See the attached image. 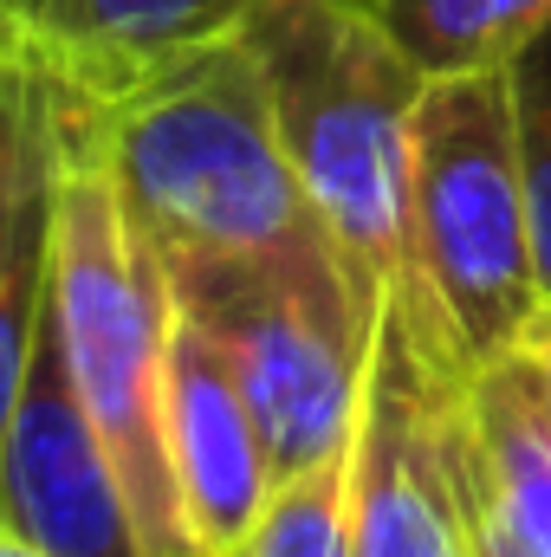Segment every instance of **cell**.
Segmentation results:
<instances>
[{
  "label": "cell",
  "mask_w": 551,
  "mask_h": 557,
  "mask_svg": "<svg viewBox=\"0 0 551 557\" xmlns=\"http://www.w3.org/2000/svg\"><path fill=\"white\" fill-rule=\"evenodd\" d=\"M59 98L72 131L111 169L137 234L156 247L169 292L234 273L344 267L279 143L260 59L234 26L149 65L124 91L85 98L59 85Z\"/></svg>",
  "instance_id": "obj_1"
},
{
  "label": "cell",
  "mask_w": 551,
  "mask_h": 557,
  "mask_svg": "<svg viewBox=\"0 0 551 557\" xmlns=\"http://www.w3.org/2000/svg\"><path fill=\"white\" fill-rule=\"evenodd\" d=\"M234 33L260 59L279 143L364 298L415 278L409 143L428 72L357 0H247Z\"/></svg>",
  "instance_id": "obj_2"
},
{
  "label": "cell",
  "mask_w": 551,
  "mask_h": 557,
  "mask_svg": "<svg viewBox=\"0 0 551 557\" xmlns=\"http://www.w3.org/2000/svg\"><path fill=\"white\" fill-rule=\"evenodd\" d=\"M52 311L72 389L98 421L149 557H201L169 467V331L175 292L137 234L111 169L72 131L59 98V188H52Z\"/></svg>",
  "instance_id": "obj_3"
},
{
  "label": "cell",
  "mask_w": 551,
  "mask_h": 557,
  "mask_svg": "<svg viewBox=\"0 0 551 557\" xmlns=\"http://www.w3.org/2000/svg\"><path fill=\"white\" fill-rule=\"evenodd\" d=\"M409 253L415 298L461 370L513 350L546 285L506 65L434 72L421 85L409 143Z\"/></svg>",
  "instance_id": "obj_4"
},
{
  "label": "cell",
  "mask_w": 551,
  "mask_h": 557,
  "mask_svg": "<svg viewBox=\"0 0 551 557\" xmlns=\"http://www.w3.org/2000/svg\"><path fill=\"white\" fill-rule=\"evenodd\" d=\"M357 557H487L467 480V370L415 285H390L370 331L357 428Z\"/></svg>",
  "instance_id": "obj_5"
},
{
  "label": "cell",
  "mask_w": 551,
  "mask_h": 557,
  "mask_svg": "<svg viewBox=\"0 0 551 557\" xmlns=\"http://www.w3.org/2000/svg\"><path fill=\"white\" fill-rule=\"evenodd\" d=\"M175 305L228 350L247 409L267 434L273 480L344 447L364 416L377 305L344 267L331 273H234L175 292Z\"/></svg>",
  "instance_id": "obj_6"
},
{
  "label": "cell",
  "mask_w": 551,
  "mask_h": 557,
  "mask_svg": "<svg viewBox=\"0 0 551 557\" xmlns=\"http://www.w3.org/2000/svg\"><path fill=\"white\" fill-rule=\"evenodd\" d=\"M0 525L52 557H149L124 473L72 389L52 298L0 447Z\"/></svg>",
  "instance_id": "obj_7"
},
{
  "label": "cell",
  "mask_w": 551,
  "mask_h": 557,
  "mask_svg": "<svg viewBox=\"0 0 551 557\" xmlns=\"http://www.w3.org/2000/svg\"><path fill=\"white\" fill-rule=\"evenodd\" d=\"M169 467L201 557H234L273 493V454L228 350L175 305L169 331Z\"/></svg>",
  "instance_id": "obj_8"
},
{
  "label": "cell",
  "mask_w": 551,
  "mask_h": 557,
  "mask_svg": "<svg viewBox=\"0 0 551 557\" xmlns=\"http://www.w3.org/2000/svg\"><path fill=\"white\" fill-rule=\"evenodd\" d=\"M467 480L487 557H551V389L500 350L467 370Z\"/></svg>",
  "instance_id": "obj_9"
},
{
  "label": "cell",
  "mask_w": 551,
  "mask_h": 557,
  "mask_svg": "<svg viewBox=\"0 0 551 557\" xmlns=\"http://www.w3.org/2000/svg\"><path fill=\"white\" fill-rule=\"evenodd\" d=\"M39 65L85 91H124L149 65L228 33L247 0H7Z\"/></svg>",
  "instance_id": "obj_10"
},
{
  "label": "cell",
  "mask_w": 551,
  "mask_h": 557,
  "mask_svg": "<svg viewBox=\"0 0 551 557\" xmlns=\"http://www.w3.org/2000/svg\"><path fill=\"white\" fill-rule=\"evenodd\" d=\"M52 188H59V162L0 208V447L52 298Z\"/></svg>",
  "instance_id": "obj_11"
},
{
  "label": "cell",
  "mask_w": 551,
  "mask_h": 557,
  "mask_svg": "<svg viewBox=\"0 0 551 557\" xmlns=\"http://www.w3.org/2000/svg\"><path fill=\"white\" fill-rule=\"evenodd\" d=\"M357 7L383 20V33L428 78L506 65L551 20V0H357Z\"/></svg>",
  "instance_id": "obj_12"
},
{
  "label": "cell",
  "mask_w": 551,
  "mask_h": 557,
  "mask_svg": "<svg viewBox=\"0 0 551 557\" xmlns=\"http://www.w3.org/2000/svg\"><path fill=\"white\" fill-rule=\"evenodd\" d=\"M234 557H357V434L325 460L273 480Z\"/></svg>",
  "instance_id": "obj_13"
},
{
  "label": "cell",
  "mask_w": 551,
  "mask_h": 557,
  "mask_svg": "<svg viewBox=\"0 0 551 557\" xmlns=\"http://www.w3.org/2000/svg\"><path fill=\"white\" fill-rule=\"evenodd\" d=\"M59 162V78L33 46L0 52V208Z\"/></svg>",
  "instance_id": "obj_14"
},
{
  "label": "cell",
  "mask_w": 551,
  "mask_h": 557,
  "mask_svg": "<svg viewBox=\"0 0 551 557\" xmlns=\"http://www.w3.org/2000/svg\"><path fill=\"white\" fill-rule=\"evenodd\" d=\"M506 72H513V111H519L526 195H532V253H539V285L551 298V20L506 59Z\"/></svg>",
  "instance_id": "obj_15"
},
{
  "label": "cell",
  "mask_w": 551,
  "mask_h": 557,
  "mask_svg": "<svg viewBox=\"0 0 551 557\" xmlns=\"http://www.w3.org/2000/svg\"><path fill=\"white\" fill-rule=\"evenodd\" d=\"M513 350H519V357L546 376V389H551V298H539V311L526 318V331L513 337Z\"/></svg>",
  "instance_id": "obj_16"
},
{
  "label": "cell",
  "mask_w": 551,
  "mask_h": 557,
  "mask_svg": "<svg viewBox=\"0 0 551 557\" xmlns=\"http://www.w3.org/2000/svg\"><path fill=\"white\" fill-rule=\"evenodd\" d=\"M0 557H52V552H39L33 539H20V532H7V525H0Z\"/></svg>",
  "instance_id": "obj_17"
},
{
  "label": "cell",
  "mask_w": 551,
  "mask_h": 557,
  "mask_svg": "<svg viewBox=\"0 0 551 557\" xmlns=\"http://www.w3.org/2000/svg\"><path fill=\"white\" fill-rule=\"evenodd\" d=\"M13 46H26V33H20V20H13V7L0 0V52H13Z\"/></svg>",
  "instance_id": "obj_18"
}]
</instances>
